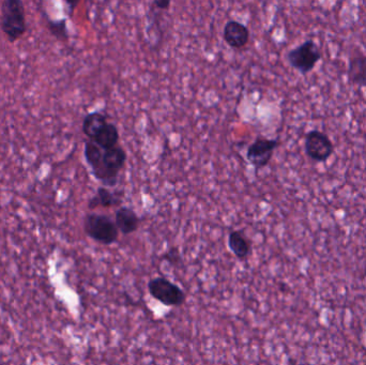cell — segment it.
I'll list each match as a JSON object with an SVG mask.
<instances>
[{
  "label": "cell",
  "mask_w": 366,
  "mask_h": 365,
  "mask_svg": "<svg viewBox=\"0 0 366 365\" xmlns=\"http://www.w3.org/2000/svg\"><path fill=\"white\" fill-rule=\"evenodd\" d=\"M228 246L239 260H244L251 253V246L241 230H234L228 236Z\"/></svg>",
  "instance_id": "obj_12"
},
{
  "label": "cell",
  "mask_w": 366,
  "mask_h": 365,
  "mask_svg": "<svg viewBox=\"0 0 366 365\" xmlns=\"http://www.w3.org/2000/svg\"><path fill=\"white\" fill-rule=\"evenodd\" d=\"M139 218L133 209L129 207H120L115 212V224L118 230L123 234H130L139 228Z\"/></svg>",
  "instance_id": "obj_9"
},
{
  "label": "cell",
  "mask_w": 366,
  "mask_h": 365,
  "mask_svg": "<svg viewBox=\"0 0 366 365\" xmlns=\"http://www.w3.org/2000/svg\"><path fill=\"white\" fill-rule=\"evenodd\" d=\"M152 5L157 7L158 9L167 10L171 7V0H155L152 3Z\"/></svg>",
  "instance_id": "obj_16"
},
{
  "label": "cell",
  "mask_w": 366,
  "mask_h": 365,
  "mask_svg": "<svg viewBox=\"0 0 366 365\" xmlns=\"http://www.w3.org/2000/svg\"><path fill=\"white\" fill-rule=\"evenodd\" d=\"M165 260L171 265H176L177 262H180L181 258H180L179 251L177 248H171V251L166 253Z\"/></svg>",
  "instance_id": "obj_15"
},
{
  "label": "cell",
  "mask_w": 366,
  "mask_h": 365,
  "mask_svg": "<svg viewBox=\"0 0 366 365\" xmlns=\"http://www.w3.org/2000/svg\"><path fill=\"white\" fill-rule=\"evenodd\" d=\"M348 81L358 87H366V55L353 50L348 61Z\"/></svg>",
  "instance_id": "obj_8"
},
{
  "label": "cell",
  "mask_w": 366,
  "mask_h": 365,
  "mask_svg": "<svg viewBox=\"0 0 366 365\" xmlns=\"http://www.w3.org/2000/svg\"><path fill=\"white\" fill-rule=\"evenodd\" d=\"M109 124L107 117L100 112H93L85 116L82 124L83 133L89 138L90 140H95L100 131L103 129L106 124Z\"/></svg>",
  "instance_id": "obj_11"
},
{
  "label": "cell",
  "mask_w": 366,
  "mask_h": 365,
  "mask_svg": "<svg viewBox=\"0 0 366 365\" xmlns=\"http://www.w3.org/2000/svg\"><path fill=\"white\" fill-rule=\"evenodd\" d=\"M279 140H270L263 136H258L247 148V161L255 167L256 170L266 167L271 161L274 151L279 148Z\"/></svg>",
  "instance_id": "obj_6"
},
{
  "label": "cell",
  "mask_w": 366,
  "mask_h": 365,
  "mask_svg": "<svg viewBox=\"0 0 366 365\" xmlns=\"http://www.w3.org/2000/svg\"><path fill=\"white\" fill-rule=\"evenodd\" d=\"M148 290L155 300L160 301L164 306H180L185 302V295L183 290L167 278H152L148 283Z\"/></svg>",
  "instance_id": "obj_4"
},
{
  "label": "cell",
  "mask_w": 366,
  "mask_h": 365,
  "mask_svg": "<svg viewBox=\"0 0 366 365\" xmlns=\"http://www.w3.org/2000/svg\"><path fill=\"white\" fill-rule=\"evenodd\" d=\"M119 136L117 126L109 122L98 133L93 142H95L102 150L105 151V150L111 149V148L117 146L118 142H119Z\"/></svg>",
  "instance_id": "obj_13"
},
{
  "label": "cell",
  "mask_w": 366,
  "mask_h": 365,
  "mask_svg": "<svg viewBox=\"0 0 366 365\" xmlns=\"http://www.w3.org/2000/svg\"><path fill=\"white\" fill-rule=\"evenodd\" d=\"M304 151L317 163H325L334 154V145L329 136L319 130H311L304 137Z\"/></svg>",
  "instance_id": "obj_5"
},
{
  "label": "cell",
  "mask_w": 366,
  "mask_h": 365,
  "mask_svg": "<svg viewBox=\"0 0 366 365\" xmlns=\"http://www.w3.org/2000/svg\"><path fill=\"white\" fill-rule=\"evenodd\" d=\"M223 39L233 49H242L249 43V28L240 22L231 20L224 26Z\"/></svg>",
  "instance_id": "obj_7"
},
{
  "label": "cell",
  "mask_w": 366,
  "mask_h": 365,
  "mask_svg": "<svg viewBox=\"0 0 366 365\" xmlns=\"http://www.w3.org/2000/svg\"><path fill=\"white\" fill-rule=\"evenodd\" d=\"M121 202V193L117 194L112 192L109 188L100 186L98 188L96 195L90 198L88 208L89 209H95L97 207L112 208L120 206Z\"/></svg>",
  "instance_id": "obj_10"
},
{
  "label": "cell",
  "mask_w": 366,
  "mask_h": 365,
  "mask_svg": "<svg viewBox=\"0 0 366 365\" xmlns=\"http://www.w3.org/2000/svg\"><path fill=\"white\" fill-rule=\"evenodd\" d=\"M103 152L104 150H102L93 140L86 142L84 156H85L88 165L91 168V172L101 166Z\"/></svg>",
  "instance_id": "obj_14"
},
{
  "label": "cell",
  "mask_w": 366,
  "mask_h": 365,
  "mask_svg": "<svg viewBox=\"0 0 366 365\" xmlns=\"http://www.w3.org/2000/svg\"><path fill=\"white\" fill-rule=\"evenodd\" d=\"M1 29L10 41L23 37L26 29L25 9L21 0H6L1 7Z\"/></svg>",
  "instance_id": "obj_1"
},
{
  "label": "cell",
  "mask_w": 366,
  "mask_h": 365,
  "mask_svg": "<svg viewBox=\"0 0 366 365\" xmlns=\"http://www.w3.org/2000/svg\"><path fill=\"white\" fill-rule=\"evenodd\" d=\"M321 57L323 56L319 47L312 39L305 40L286 54V60L289 66L302 75H307L313 71Z\"/></svg>",
  "instance_id": "obj_3"
},
{
  "label": "cell",
  "mask_w": 366,
  "mask_h": 365,
  "mask_svg": "<svg viewBox=\"0 0 366 365\" xmlns=\"http://www.w3.org/2000/svg\"><path fill=\"white\" fill-rule=\"evenodd\" d=\"M84 230L89 238L105 246L115 244L119 234L115 221L105 214H88L84 220Z\"/></svg>",
  "instance_id": "obj_2"
}]
</instances>
